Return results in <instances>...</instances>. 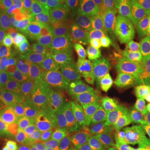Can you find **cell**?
Instances as JSON below:
<instances>
[{"mask_svg": "<svg viewBox=\"0 0 150 150\" xmlns=\"http://www.w3.org/2000/svg\"><path fill=\"white\" fill-rule=\"evenodd\" d=\"M85 137L76 128L62 127L58 150H81Z\"/></svg>", "mask_w": 150, "mask_h": 150, "instance_id": "obj_15", "label": "cell"}, {"mask_svg": "<svg viewBox=\"0 0 150 150\" xmlns=\"http://www.w3.org/2000/svg\"><path fill=\"white\" fill-rule=\"evenodd\" d=\"M119 4H123V5H129V4H131V2L132 0H117Z\"/></svg>", "mask_w": 150, "mask_h": 150, "instance_id": "obj_40", "label": "cell"}, {"mask_svg": "<svg viewBox=\"0 0 150 150\" xmlns=\"http://www.w3.org/2000/svg\"><path fill=\"white\" fill-rule=\"evenodd\" d=\"M0 150H19L18 146L12 141L0 142Z\"/></svg>", "mask_w": 150, "mask_h": 150, "instance_id": "obj_39", "label": "cell"}, {"mask_svg": "<svg viewBox=\"0 0 150 150\" xmlns=\"http://www.w3.org/2000/svg\"><path fill=\"white\" fill-rule=\"evenodd\" d=\"M103 57L98 48H88L81 60L79 74L103 68Z\"/></svg>", "mask_w": 150, "mask_h": 150, "instance_id": "obj_21", "label": "cell"}, {"mask_svg": "<svg viewBox=\"0 0 150 150\" xmlns=\"http://www.w3.org/2000/svg\"><path fill=\"white\" fill-rule=\"evenodd\" d=\"M103 68L107 74L121 72H130L140 74L142 69L141 49H133L110 57H103Z\"/></svg>", "mask_w": 150, "mask_h": 150, "instance_id": "obj_7", "label": "cell"}, {"mask_svg": "<svg viewBox=\"0 0 150 150\" xmlns=\"http://www.w3.org/2000/svg\"><path fill=\"white\" fill-rule=\"evenodd\" d=\"M19 150H51L48 148L43 146L42 144H40L38 140L34 138H33L32 140L26 146H23L21 148H18Z\"/></svg>", "mask_w": 150, "mask_h": 150, "instance_id": "obj_38", "label": "cell"}, {"mask_svg": "<svg viewBox=\"0 0 150 150\" xmlns=\"http://www.w3.org/2000/svg\"><path fill=\"white\" fill-rule=\"evenodd\" d=\"M22 33H26L37 42H40L48 38L46 28L43 27L40 19L36 16H33L28 19Z\"/></svg>", "mask_w": 150, "mask_h": 150, "instance_id": "obj_23", "label": "cell"}, {"mask_svg": "<svg viewBox=\"0 0 150 150\" xmlns=\"http://www.w3.org/2000/svg\"><path fill=\"white\" fill-rule=\"evenodd\" d=\"M132 8L138 18L144 23L145 31H150V0H133Z\"/></svg>", "mask_w": 150, "mask_h": 150, "instance_id": "obj_27", "label": "cell"}, {"mask_svg": "<svg viewBox=\"0 0 150 150\" xmlns=\"http://www.w3.org/2000/svg\"><path fill=\"white\" fill-rule=\"evenodd\" d=\"M142 69L140 77L144 86H150V44L144 43L141 48Z\"/></svg>", "mask_w": 150, "mask_h": 150, "instance_id": "obj_31", "label": "cell"}, {"mask_svg": "<svg viewBox=\"0 0 150 150\" xmlns=\"http://www.w3.org/2000/svg\"><path fill=\"white\" fill-rule=\"evenodd\" d=\"M94 112L93 108L59 106L55 105L49 108H43L38 116L51 119L62 127L79 129Z\"/></svg>", "mask_w": 150, "mask_h": 150, "instance_id": "obj_5", "label": "cell"}, {"mask_svg": "<svg viewBox=\"0 0 150 150\" xmlns=\"http://www.w3.org/2000/svg\"><path fill=\"white\" fill-rule=\"evenodd\" d=\"M63 96L72 99L79 100L91 104L94 109H99L103 103L102 97L97 95L96 93L85 90L79 87H67L65 88Z\"/></svg>", "mask_w": 150, "mask_h": 150, "instance_id": "obj_17", "label": "cell"}, {"mask_svg": "<svg viewBox=\"0 0 150 150\" xmlns=\"http://www.w3.org/2000/svg\"><path fill=\"white\" fill-rule=\"evenodd\" d=\"M62 43L57 38H47L40 42H38L36 54L33 59L37 62L48 68L54 59L57 49Z\"/></svg>", "mask_w": 150, "mask_h": 150, "instance_id": "obj_14", "label": "cell"}, {"mask_svg": "<svg viewBox=\"0 0 150 150\" xmlns=\"http://www.w3.org/2000/svg\"><path fill=\"white\" fill-rule=\"evenodd\" d=\"M78 129L92 141L118 139L119 131L112 127L99 109H94L93 114Z\"/></svg>", "mask_w": 150, "mask_h": 150, "instance_id": "obj_6", "label": "cell"}, {"mask_svg": "<svg viewBox=\"0 0 150 150\" xmlns=\"http://www.w3.org/2000/svg\"><path fill=\"white\" fill-rule=\"evenodd\" d=\"M88 48L72 42L62 43L57 49L48 69L65 79H74L79 74L81 60Z\"/></svg>", "mask_w": 150, "mask_h": 150, "instance_id": "obj_3", "label": "cell"}, {"mask_svg": "<svg viewBox=\"0 0 150 150\" xmlns=\"http://www.w3.org/2000/svg\"><path fill=\"white\" fill-rule=\"evenodd\" d=\"M129 5H123L117 0H93V8L99 17L112 16L125 10Z\"/></svg>", "mask_w": 150, "mask_h": 150, "instance_id": "obj_22", "label": "cell"}, {"mask_svg": "<svg viewBox=\"0 0 150 150\" xmlns=\"http://www.w3.org/2000/svg\"><path fill=\"white\" fill-rule=\"evenodd\" d=\"M33 138L31 130H23L18 131L13 134L12 142L14 143L18 146V148H21L26 145L32 140Z\"/></svg>", "mask_w": 150, "mask_h": 150, "instance_id": "obj_37", "label": "cell"}, {"mask_svg": "<svg viewBox=\"0 0 150 150\" xmlns=\"http://www.w3.org/2000/svg\"><path fill=\"white\" fill-rule=\"evenodd\" d=\"M26 8H28L34 13V15L40 19L43 27L49 23L50 19L47 13V8L44 0H24Z\"/></svg>", "mask_w": 150, "mask_h": 150, "instance_id": "obj_30", "label": "cell"}, {"mask_svg": "<svg viewBox=\"0 0 150 150\" xmlns=\"http://www.w3.org/2000/svg\"><path fill=\"white\" fill-rule=\"evenodd\" d=\"M62 21L63 29L66 33L83 25L89 27L88 19L80 8L78 0H64Z\"/></svg>", "mask_w": 150, "mask_h": 150, "instance_id": "obj_11", "label": "cell"}, {"mask_svg": "<svg viewBox=\"0 0 150 150\" xmlns=\"http://www.w3.org/2000/svg\"><path fill=\"white\" fill-rule=\"evenodd\" d=\"M33 16H35V15H34V13H33L32 11L28 9V8H26L18 16H17L13 20H12L8 24V26H10V27L15 28L17 31H18V32H22L23 28H24L25 23L27 22L28 19Z\"/></svg>", "mask_w": 150, "mask_h": 150, "instance_id": "obj_36", "label": "cell"}, {"mask_svg": "<svg viewBox=\"0 0 150 150\" xmlns=\"http://www.w3.org/2000/svg\"><path fill=\"white\" fill-rule=\"evenodd\" d=\"M105 41L99 30L86 25L75 28L67 33V42H72L87 48L98 49Z\"/></svg>", "mask_w": 150, "mask_h": 150, "instance_id": "obj_10", "label": "cell"}, {"mask_svg": "<svg viewBox=\"0 0 150 150\" xmlns=\"http://www.w3.org/2000/svg\"><path fill=\"white\" fill-rule=\"evenodd\" d=\"M0 54L13 63L24 54L19 42L18 31L3 23H0Z\"/></svg>", "mask_w": 150, "mask_h": 150, "instance_id": "obj_9", "label": "cell"}, {"mask_svg": "<svg viewBox=\"0 0 150 150\" xmlns=\"http://www.w3.org/2000/svg\"><path fill=\"white\" fill-rule=\"evenodd\" d=\"M25 9L24 0H0V22L8 25Z\"/></svg>", "mask_w": 150, "mask_h": 150, "instance_id": "obj_19", "label": "cell"}, {"mask_svg": "<svg viewBox=\"0 0 150 150\" xmlns=\"http://www.w3.org/2000/svg\"><path fill=\"white\" fill-rule=\"evenodd\" d=\"M146 93L140 74L121 72L107 74L99 96L106 103L131 104L144 110Z\"/></svg>", "mask_w": 150, "mask_h": 150, "instance_id": "obj_1", "label": "cell"}, {"mask_svg": "<svg viewBox=\"0 0 150 150\" xmlns=\"http://www.w3.org/2000/svg\"><path fill=\"white\" fill-rule=\"evenodd\" d=\"M18 36H19V42L23 51L26 54L31 55L32 58H34L36 54L37 41L33 40L24 33L18 32Z\"/></svg>", "mask_w": 150, "mask_h": 150, "instance_id": "obj_34", "label": "cell"}, {"mask_svg": "<svg viewBox=\"0 0 150 150\" xmlns=\"http://www.w3.org/2000/svg\"><path fill=\"white\" fill-rule=\"evenodd\" d=\"M106 76L104 68H101L90 72L80 73L75 77L74 81L76 87L94 93L99 96Z\"/></svg>", "mask_w": 150, "mask_h": 150, "instance_id": "obj_12", "label": "cell"}, {"mask_svg": "<svg viewBox=\"0 0 150 150\" xmlns=\"http://www.w3.org/2000/svg\"><path fill=\"white\" fill-rule=\"evenodd\" d=\"M14 114H4L0 117V142L11 141L14 134Z\"/></svg>", "mask_w": 150, "mask_h": 150, "instance_id": "obj_28", "label": "cell"}, {"mask_svg": "<svg viewBox=\"0 0 150 150\" xmlns=\"http://www.w3.org/2000/svg\"><path fill=\"white\" fill-rule=\"evenodd\" d=\"M61 95L60 89L55 81L40 87L34 94V96L37 98L38 103L43 108H49L57 105Z\"/></svg>", "mask_w": 150, "mask_h": 150, "instance_id": "obj_16", "label": "cell"}, {"mask_svg": "<svg viewBox=\"0 0 150 150\" xmlns=\"http://www.w3.org/2000/svg\"><path fill=\"white\" fill-rule=\"evenodd\" d=\"M98 28L106 41L140 40L139 18L129 6L118 14L99 17Z\"/></svg>", "mask_w": 150, "mask_h": 150, "instance_id": "obj_2", "label": "cell"}, {"mask_svg": "<svg viewBox=\"0 0 150 150\" xmlns=\"http://www.w3.org/2000/svg\"><path fill=\"white\" fill-rule=\"evenodd\" d=\"M61 129L62 126L55 122L47 128H42L33 123L31 131L33 137L43 146L51 150H58Z\"/></svg>", "mask_w": 150, "mask_h": 150, "instance_id": "obj_13", "label": "cell"}, {"mask_svg": "<svg viewBox=\"0 0 150 150\" xmlns=\"http://www.w3.org/2000/svg\"><path fill=\"white\" fill-rule=\"evenodd\" d=\"M44 2L50 22L59 27H63L62 15L64 0H44Z\"/></svg>", "mask_w": 150, "mask_h": 150, "instance_id": "obj_26", "label": "cell"}, {"mask_svg": "<svg viewBox=\"0 0 150 150\" xmlns=\"http://www.w3.org/2000/svg\"><path fill=\"white\" fill-rule=\"evenodd\" d=\"M147 94H148V96H149V98L150 99V86L149 87H148V88H147Z\"/></svg>", "mask_w": 150, "mask_h": 150, "instance_id": "obj_41", "label": "cell"}, {"mask_svg": "<svg viewBox=\"0 0 150 150\" xmlns=\"http://www.w3.org/2000/svg\"><path fill=\"white\" fill-rule=\"evenodd\" d=\"M53 81L54 80L51 73L45 68L37 65L31 76L25 80V83L33 96H34L40 87Z\"/></svg>", "mask_w": 150, "mask_h": 150, "instance_id": "obj_20", "label": "cell"}, {"mask_svg": "<svg viewBox=\"0 0 150 150\" xmlns=\"http://www.w3.org/2000/svg\"><path fill=\"white\" fill-rule=\"evenodd\" d=\"M99 110L118 131L148 124L144 115V110L131 104L103 102Z\"/></svg>", "mask_w": 150, "mask_h": 150, "instance_id": "obj_4", "label": "cell"}, {"mask_svg": "<svg viewBox=\"0 0 150 150\" xmlns=\"http://www.w3.org/2000/svg\"><path fill=\"white\" fill-rule=\"evenodd\" d=\"M13 62L0 54V90L4 89L7 78L13 69Z\"/></svg>", "mask_w": 150, "mask_h": 150, "instance_id": "obj_35", "label": "cell"}, {"mask_svg": "<svg viewBox=\"0 0 150 150\" xmlns=\"http://www.w3.org/2000/svg\"><path fill=\"white\" fill-rule=\"evenodd\" d=\"M36 60L27 54H22L14 61V67L20 71L24 81L28 79L34 71L37 64Z\"/></svg>", "mask_w": 150, "mask_h": 150, "instance_id": "obj_29", "label": "cell"}, {"mask_svg": "<svg viewBox=\"0 0 150 150\" xmlns=\"http://www.w3.org/2000/svg\"><path fill=\"white\" fill-rule=\"evenodd\" d=\"M23 109L21 96L7 89L0 90V117L8 113L16 115L23 112Z\"/></svg>", "mask_w": 150, "mask_h": 150, "instance_id": "obj_18", "label": "cell"}, {"mask_svg": "<svg viewBox=\"0 0 150 150\" xmlns=\"http://www.w3.org/2000/svg\"><path fill=\"white\" fill-rule=\"evenodd\" d=\"M132 1H133V0H132ZM131 3H132V2H131Z\"/></svg>", "mask_w": 150, "mask_h": 150, "instance_id": "obj_43", "label": "cell"}, {"mask_svg": "<svg viewBox=\"0 0 150 150\" xmlns=\"http://www.w3.org/2000/svg\"><path fill=\"white\" fill-rule=\"evenodd\" d=\"M78 2L88 19L89 27L98 30V22L99 19V16L97 14L93 8V0H78Z\"/></svg>", "mask_w": 150, "mask_h": 150, "instance_id": "obj_32", "label": "cell"}, {"mask_svg": "<svg viewBox=\"0 0 150 150\" xmlns=\"http://www.w3.org/2000/svg\"><path fill=\"white\" fill-rule=\"evenodd\" d=\"M149 44H150V38H149Z\"/></svg>", "mask_w": 150, "mask_h": 150, "instance_id": "obj_42", "label": "cell"}, {"mask_svg": "<svg viewBox=\"0 0 150 150\" xmlns=\"http://www.w3.org/2000/svg\"><path fill=\"white\" fill-rule=\"evenodd\" d=\"M118 140L125 150H150V128L144 124L119 131Z\"/></svg>", "mask_w": 150, "mask_h": 150, "instance_id": "obj_8", "label": "cell"}, {"mask_svg": "<svg viewBox=\"0 0 150 150\" xmlns=\"http://www.w3.org/2000/svg\"><path fill=\"white\" fill-rule=\"evenodd\" d=\"M81 150H125L118 140L92 141L85 139L83 143Z\"/></svg>", "mask_w": 150, "mask_h": 150, "instance_id": "obj_25", "label": "cell"}, {"mask_svg": "<svg viewBox=\"0 0 150 150\" xmlns=\"http://www.w3.org/2000/svg\"><path fill=\"white\" fill-rule=\"evenodd\" d=\"M25 88H26V83L20 71L16 67H13L7 78L5 88L16 95L21 96Z\"/></svg>", "mask_w": 150, "mask_h": 150, "instance_id": "obj_24", "label": "cell"}, {"mask_svg": "<svg viewBox=\"0 0 150 150\" xmlns=\"http://www.w3.org/2000/svg\"><path fill=\"white\" fill-rule=\"evenodd\" d=\"M14 134L23 130H31L34 123V118L27 114L26 112H21L15 115L14 118Z\"/></svg>", "mask_w": 150, "mask_h": 150, "instance_id": "obj_33", "label": "cell"}]
</instances>
